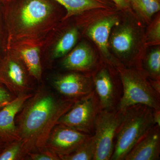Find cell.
<instances>
[{"label": "cell", "mask_w": 160, "mask_h": 160, "mask_svg": "<svg viewBox=\"0 0 160 160\" xmlns=\"http://www.w3.org/2000/svg\"><path fill=\"white\" fill-rule=\"evenodd\" d=\"M7 35V50L14 44L42 46L62 22L66 12L54 0H2Z\"/></svg>", "instance_id": "6da1fadb"}, {"label": "cell", "mask_w": 160, "mask_h": 160, "mask_svg": "<svg viewBox=\"0 0 160 160\" xmlns=\"http://www.w3.org/2000/svg\"><path fill=\"white\" fill-rule=\"evenodd\" d=\"M72 100L58 98L46 89L39 88L27 100L15 118L26 155L46 148L50 132L58 120L72 106Z\"/></svg>", "instance_id": "7a4b0ae2"}, {"label": "cell", "mask_w": 160, "mask_h": 160, "mask_svg": "<svg viewBox=\"0 0 160 160\" xmlns=\"http://www.w3.org/2000/svg\"><path fill=\"white\" fill-rule=\"evenodd\" d=\"M153 111L148 106L136 105L122 112L111 160H124L133 146L154 126Z\"/></svg>", "instance_id": "3957f363"}, {"label": "cell", "mask_w": 160, "mask_h": 160, "mask_svg": "<svg viewBox=\"0 0 160 160\" xmlns=\"http://www.w3.org/2000/svg\"><path fill=\"white\" fill-rule=\"evenodd\" d=\"M123 88V95L118 105V110L122 112L130 106L145 105L159 110L158 93L141 72L135 69L119 67L118 68Z\"/></svg>", "instance_id": "277c9868"}, {"label": "cell", "mask_w": 160, "mask_h": 160, "mask_svg": "<svg viewBox=\"0 0 160 160\" xmlns=\"http://www.w3.org/2000/svg\"><path fill=\"white\" fill-rule=\"evenodd\" d=\"M122 117V112H118L102 109L98 112L95 120V154L93 160L111 159L113 153V140Z\"/></svg>", "instance_id": "5b68a950"}, {"label": "cell", "mask_w": 160, "mask_h": 160, "mask_svg": "<svg viewBox=\"0 0 160 160\" xmlns=\"http://www.w3.org/2000/svg\"><path fill=\"white\" fill-rule=\"evenodd\" d=\"M30 76L26 66L13 50L8 49L0 60V82L10 92L17 97L29 93L32 88Z\"/></svg>", "instance_id": "8992f818"}, {"label": "cell", "mask_w": 160, "mask_h": 160, "mask_svg": "<svg viewBox=\"0 0 160 160\" xmlns=\"http://www.w3.org/2000/svg\"><path fill=\"white\" fill-rule=\"evenodd\" d=\"M97 102L94 92L73 103L60 118L57 124L68 126L84 133H90L94 128L97 114Z\"/></svg>", "instance_id": "52a82bcc"}, {"label": "cell", "mask_w": 160, "mask_h": 160, "mask_svg": "<svg viewBox=\"0 0 160 160\" xmlns=\"http://www.w3.org/2000/svg\"><path fill=\"white\" fill-rule=\"evenodd\" d=\"M77 26H66L63 21L49 34L41 48L42 60L52 62L64 57L76 46L79 36Z\"/></svg>", "instance_id": "ba28073f"}, {"label": "cell", "mask_w": 160, "mask_h": 160, "mask_svg": "<svg viewBox=\"0 0 160 160\" xmlns=\"http://www.w3.org/2000/svg\"><path fill=\"white\" fill-rule=\"evenodd\" d=\"M113 10L109 9L106 15L96 17L90 22L78 20L76 25L78 27L84 26L85 34L97 46L103 56L109 63L115 64V61L109 51V41L112 29L120 22L118 17L112 12Z\"/></svg>", "instance_id": "9c48e42d"}, {"label": "cell", "mask_w": 160, "mask_h": 160, "mask_svg": "<svg viewBox=\"0 0 160 160\" xmlns=\"http://www.w3.org/2000/svg\"><path fill=\"white\" fill-rule=\"evenodd\" d=\"M89 136L68 126L57 124L50 132L46 148L59 158L73 152Z\"/></svg>", "instance_id": "30bf717a"}, {"label": "cell", "mask_w": 160, "mask_h": 160, "mask_svg": "<svg viewBox=\"0 0 160 160\" xmlns=\"http://www.w3.org/2000/svg\"><path fill=\"white\" fill-rule=\"evenodd\" d=\"M137 30L129 23L119 24L115 26L109 37V49L122 59L133 56L139 43Z\"/></svg>", "instance_id": "8fae6325"}, {"label": "cell", "mask_w": 160, "mask_h": 160, "mask_svg": "<svg viewBox=\"0 0 160 160\" xmlns=\"http://www.w3.org/2000/svg\"><path fill=\"white\" fill-rule=\"evenodd\" d=\"M52 84L60 94L69 99H79L92 92L90 78L76 72L58 76L52 80Z\"/></svg>", "instance_id": "7c38bea8"}, {"label": "cell", "mask_w": 160, "mask_h": 160, "mask_svg": "<svg viewBox=\"0 0 160 160\" xmlns=\"http://www.w3.org/2000/svg\"><path fill=\"white\" fill-rule=\"evenodd\" d=\"M33 93L20 95L0 110V138L6 143L20 140L15 118Z\"/></svg>", "instance_id": "4fadbf2b"}, {"label": "cell", "mask_w": 160, "mask_h": 160, "mask_svg": "<svg viewBox=\"0 0 160 160\" xmlns=\"http://www.w3.org/2000/svg\"><path fill=\"white\" fill-rule=\"evenodd\" d=\"M160 126L155 125L133 146L124 160L160 159Z\"/></svg>", "instance_id": "5bb4252c"}, {"label": "cell", "mask_w": 160, "mask_h": 160, "mask_svg": "<svg viewBox=\"0 0 160 160\" xmlns=\"http://www.w3.org/2000/svg\"><path fill=\"white\" fill-rule=\"evenodd\" d=\"M63 58L62 66L66 70L73 72L89 71L94 67L96 62L93 49L85 42L76 45Z\"/></svg>", "instance_id": "9a60e30c"}, {"label": "cell", "mask_w": 160, "mask_h": 160, "mask_svg": "<svg viewBox=\"0 0 160 160\" xmlns=\"http://www.w3.org/2000/svg\"><path fill=\"white\" fill-rule=\"evenodd\" d=\"M42 46L30 43L14 44L8 49L14 51L26 66L31 78L38 82L42 79Z\"/></svg>", "instance_id": "2e32d148"}, {"label": "cell", "mask_w": 160, "mask_h": 160, "mask_svg": "<svg viewBox=\"0 0 160 160\" xmlns=\"http://www.w3.org/2000/svg\"><path fill=\"white\" fill-rule=\"evenodd\" d=\"M66 9L63 21L95 9H114L116 8L111 0H54Z\"/></svg>", "instance_id": "e0dca14e"}, {"label": "cell", "mask_w": 160, "mask_h": 160, "mask_svg": "<svg viewBox=\"0 0 160 160\" xmlns=\"http://www.w3.org/2000/svg\"><path fill=\"white\" fill-rule=\"evenodd\" d=\"M94 86L99 99L100 107L110 110L114 103V88L108 69L103 68L98 72L94 78Z\"/></svg>", "instance_id": "ac0fdd59"}, {"label": "cell", "mask_w": 160, "mask_h": 160, "mask_svg": "<svg viewBox=\"0 0 160 160\" xmlns=\"http://www.w3.org/2000/svg\"><path fill=\"white\" fill-rule=\"evenodd\" d=\"M95 144L93 136H89L75 151L67 155L59 157L62 160H93L95 154Z\"/></svg>", "instance_id": "d6986e66"}, {"label": "cell", "mask_w": 160, "mask_h": 160, "mask_svg": "<svg viewBox=\"0 0 160 160\" xmlns=\"http://www.w3.org/2000/svg\"><path fill=\"white\" fill-rule=\"evenodd\" d=\"M130 2L131 7L146 21L160 11V0H130Z\"/></svg>", "instance_id": "ffe728a7"}, {"label": "cell", "mask_w": 160, "mask_h": 160, "mask_svg": "<svg viewBox=\"0 0 160 160\" xmlns=\"http://www.w3.org/2000/svg\"><path fill=\"white\" fill-rule=\"evenodd\" d=\"M26 157L23 150L22 141L21 139L7 143L0 152V160H24Z\"/></svg>", "instance_id": "44dd1931"}, {"label": "cell", "mask_w": 160, "mask_h": 160, "mask_svg": "<svg viewBox=\"0 0 160 160\" xmlns=\"http://www.w3.org/2000/svg\"><path fill=\"white\" fill-rule=\"evenodd\" d=\"M144 45L146 46H157L160 44V15L156 17L149 26L144 37Z\"/></svg>", "instance_id": "7402d4cb"}, {"label": "cell", "mask_w": 160, "mask_h": 160, "mask_svg": "<svg viewBox=\"0 0 160 160\" xmlns=\"http://www.w3.org/2000/svg\"><path fill=\"white\" fill-rule=\"evenodd\" d=\"M146 66L149 74L155 80H160V50L157 48L152 50L148 55Z\"/></svg>", "instance_id": "603a6c76"}, {"label": "cell", "mask_w": 160, "mask_h": 160, "mask_svg": "<svg viewBox=\"0 0 160 160\" xmlns=\"http://www.w3.org/2000/svg\"><path fill=\"white\" fill-rule=\"evenodd\" d=\"M7 35L4 14L2 3L0 0V60L7 51Z\"/></svg>", "instance_id": "cb8c5ba5"}, {"label": "cell", "mask_w": 160, "mask_h": 160, "mask_svg": "<svg viewBox=\"0 0 160 160\" xmlns=\"http://www.w3.org/2000/svg\"><path fill=\"white\" fill-rule=\"evenodd\" d=\"M27 156L32 160H60L58 156L46 148L38 152H29Z\"/></svg>", "instance_id": "d4e9b609"}, {"label": "cell", "mask_w": 160, "mask_h": 160, "mask_svg": "<svg viewBox=\"0 0 160 160\" xmlns=\"http://www.w3.org/2000/svg\"><path fill=\"white\" fill-rule=\"evenodd\" d=\"M16 97L3 85L0 86V110Z\"/></svg>", "instance_id": "484cf974"}, {"label": "cell", "mask_w": 160, "mask_h": 160, "mask_svg": "<svg viewBox=\"0 0 160 160\" xmlns=\"http://www.w3.org/2000/svg\"><path fill=\"white\" fill-rule=\"evenodd\" d=\"M118 9L127 11L131 9L130 0H111Z\"/></svg>", "instance_id": "4316f807"}, {"label": "cell", "mask_w": 160, "mask_h": 160, "mask_svg": "<svg viewBox=\"0 0 160 160\" xmlns=\"http://www.w3.org/2000/svg\"><path fill=\"white\" fill-rule=\"evenodd\" d=\"M160 109L159 110H156V109H153V123L154 125H158V126H160Z\"/></svg>", "instance_id": "83f0119b"}, {"label": "cell", "mask_w": 160, "mask_h": 160, "mask_svg": "<svg viewBox=\"0 0 160 160\" xmlns=\"http://www.w3.org/2000/svg\"><path fill=\"white\" fill-rule=\"evenodd\" d=\"M150 84L152 87L154 89L155 91H156L158 94H160V80H155V81H153L151 83H150Z\"/></svg>", "instance_id": "f1b7e54d"}, {"label": "cell", "mask_w": 160, "mask_h": 160, "mask_svg": "<svg viewBox=\"0 0 160 160\" xmlns=\"http://www.w3.org/2000/svg\"><path fill=\"white\" fill-rule=\"evenodd\" d=\"M7 144V143L5 142L0 138V152L2 151L3 149L5 148V146H6Z\"/></svg>", "instance_id": "f546056e"}, {"label": "cell", "mask_w": 160, "mask_h": 160, "mask_svg": "<svg viewBox=\"0 0 160 160\" xmlns=\"http://www.w3.org/2000/svg\"><path fill=\"white\" fill-rule=\"evenodd\" d=\"M2 83L1 82H0V86H2Z\"/></svg>", "instance_id": "4dcf8cb0"}]
</instances>
